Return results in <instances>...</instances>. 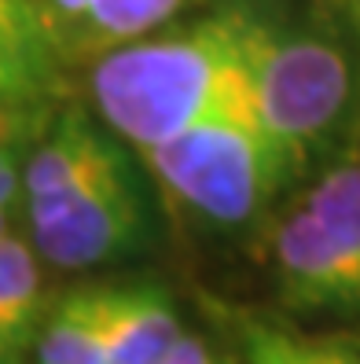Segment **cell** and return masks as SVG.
Here are the masks:
<instances>
[{"instance_id": "9c48e42d", "label": "cell", "mask_w": 360, "mask_h": 364, "mask_svg": "<svg viewBox=\"0 0 360 364\" xmlns=\"http://www.w3.org/2000/svg\"><path fill=\"white\" fill-rule=\"evenodd\" d=\"M37 364H107L103 287H74L45 309L33 342Z\"/></svg>"}, {"instance_id": "9a60e30c", "label": "cell", "mask_w": 360, "mask_h": 364, "mask_svg": "<svg viewBox=\"0 0 360 364\" xmlns=\"http://www.w3.org/2000/svg\"><path fill=\"white\" fill-rule=\"evenodd\" d=\"M89 4H92V0H45V8H48V23H62V26L77 30V23L84 18Z\"/></svg>"}, {"instance_id": "4fadbf2b", "label": "cell", "mask_w": 360, "mask_h": 364, "mask_svg": "<svg viewBox=\"0 0 360 364\" xmlns=\"http://www.w3.org/2000/svg\"><path fill=\"white\" fill-rule=\"evenodd\" d=\"M309 364H360V346L349 338H302Z\"/></svg>"}, {"instance_id": "8fae6325", "label": "cell", "mask_w": 360, "mask_h": 364, "mask_svg": "<svg viewBox=\"0 0 360 364\" xmlns=\"http://www.w3.org/2000/svg\"><path fill=\"white\" fill-rule=\"evenodd\" d=\"M243 350L246 364H309L302 353V338L276 324H265V320L243 324Z\"/></svg>"}, {"instance_id": "7a4b0ae2", "label": "cell", "mask_w": 360, "mask_h": 364, "mask_svg": "<svg viewBox=\"0 0 360 364\" xmlns=\"http://www.w3.org/2000/svg\"><path fill=\"white\" fill-rule=\"evenodd\" d=\"M258 33L261 15L228 8L107 48L92 70L103 125L147 155L209 111L253 96Z\"/></svg>"}, {"instance_id": "3957f363", "label": "cell", "mask_w": 360, "mask_h": 364, "mask_svg": "<svg viewBox=\"0 0 360 364\" xmlns=\"http://www.w3.org/2000/svg\"><path fill=\"white\" fill-rule=\"evenodd\" d=\"M177 203L214 228L258 221L283 188L287 169L258 118L253 96L209 111L143 155Z\"/></svg>"}, {"instance_id": "ba28073f", "label": "cell", "mask_w": 360, "mask_h": 364, "mask_svg": "<svg viewBox=\"0 0 360 364\" xmlns=\"http://www.w3.org/2000/svg\"><path fill=\"white\" fill-rule=\"evenodd\" d=\"M45 316L37 250L8 228L0 232V364H26Z\"/></svg>"}, {"instance_id": "7c38bea8", "label": "cell", "mask_w": 360, "mask_h": 364, "mask_svg": "<svg viewBox=\"0 0 360 364\" xmlns=\"http://www.w3.org/2000/svg\"><path fill=\"white\" fill-rule=\"evenodd\" d=\"M18 196H23V136L15 129L0 136V232H8V218Z\"/></svg>"}, {"instance_id": "2e32d148", "label": "cell", "mask_w": 360, "mask_h": 364, "mask_svg": "<svg viewBox=\"0 0 360 364\" xmlns=\"http://www.w3.org/2000/svg\"><path fill=\"white\" fill-rule=\"evenodd\" d=\"M30 114H11V111H0V136H8V133H15L18 125H23Z\"/></svg>"}, {"instance_id": "277c9868", "label": "cell", "mask_w": 360, "mask_h": 364, "mask_svg": "<svg viewBox=\"0 0 360 364\" xmlns=\"http://www.w3.org/2000/svg\"><path fill=\"white\" fill-rule=\"evenodd\" d=\"M353 63L334 41L261 18L253 103L290 184L334 147L353 114Z\"/></svg>"}, {"instance_id": "8992f818", "label": "cell", "mask_w": 360, "mask_h": 364, "mask_svg": "<svg viewBox=\"0 0 360 364\" xmlns=\"http://www.w3.org/2000/svg\"><path fill=\"white\" fill-rule=\"evenodd\" d=\"M55 74L48 11L37 0H0V111L30 114Z\"/></svg>"}, {"instance_id": "6da1fadb", "label": "cell", "mask_w": 360, "mask_h": 364, "mask_svg": "<svg viewBox=\"0 0 360 364\" xmlns=\"http://www.w3.org/2000/svg\"><path fill=\"white\" fill-rule=\"evenodd\" d=\"M33 250L55 269H99L151 243V191L121 136L67 107L23 159Z\"/></svg>"}, {"instance_id": "e0dca14e", "label": "cell", "mask_w": 360, "mask_h": 364, "mask_svg": "<svg viewBox=\"0 0 360 364\" xmlns=\"http://www.w3.org/2000/svg\"><path fill=\"white\" fill-rule=\"evenodd\" d=\"M349 4H353V15H356V23H360V0H349Z\"/></svg>"}, {"instance_id": "52a82bcc", "label": "cell", "mask_w": 360, "mask_h": 364, "mask_svg": "<svg viewBox=\"0 0 360 364\" xmlns=\"http://www.w3.org/2000/svg\"><path fill=\"white\" fill-rule=\"evenodd\" d=\"M107 364H158L180 338L173 298L158 284H107Z\"/></svg>"}, {"instance_id": "5bb4252c", "label": "cell", "mask_w": 360, "mask_h": 364, "mask_svg": "<svg viewBox=\"0 0 360 364\" xmlns=\"http://www.w3.org/2000/svg\"><path fill=\"white\" fill-rule=\"evenodd\" d=\"M158 364H221V360H217L214 353H209V346H206L202 338L184 335V331H180V338L165 350V357H162Z\"/></svg>"}, {"instance_id": "30bf717a", "label": "cell", "mask_w": 360, "mask_h": 364, "mask_svg": "<svg viewBox=\"0 0 360 364\" xmlns=\"http://www.w3.org/2000/svg\"><path fill=\"white\" fill-rule=\"evenodd\" d=\"M184 0H92L74 37L84 52H107L133 37H143L180 11Z\"/></svg>"}, {"instance_id": "5b68a950", "label": "cell", "mask_w": 360, "mask_h": 364, "mask_svg": "<svg viewBox=\"0 0 360 364\" xmlns=\"http://www.w3.org/2000/svg\"><path fill=\"white\" fill-rule=\"evenodd\" d=\"M283 306L360 316V162H331L272 232Z\"/></svg>"}]
</instances>
